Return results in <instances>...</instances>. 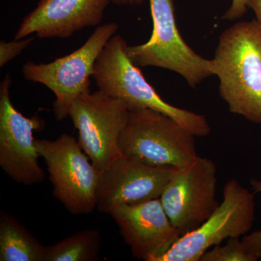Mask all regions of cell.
<instances>
[{
  "label": "cell",
  "mask_w": 261,
  "mask_h": 261,
  "mask_svg": "<svg viewBox=\"0 0 261 261\" xmlns=\"http://www.w3.org/2000/svg\"><path fill=\"white\" fill-rule=\"evenodd\" d=\"M212 61L230 112L261 124V24L254 19L224 31Z\"/></svg>",
  "instance_id": "6da1fadb"
},
{
  "label": "cell",
  "mask_w": 261,
  "mask_h": 261,
  "mask_svg": "<svg viewBox=\"0 0 261 261\" xmlns=\"http://www.w3.org/2000/svg\"><path fill=\"white\" fill-rule=\"evenodd\" d=\"M126 40L114 35L98 57L93 79L99 90L121 99L129 111L149 108L171 117L196 137H207L211 128L202 115L175 107L166 102L146 80L126 53Z\"/></svg>",
  "instance_id": "7a4b0ae2"
},
{
  "label": "cell",
  "mask_w": 261,
  "mask_h": 261,
  "mask_svg": "<svg viewBox=\"0 0 261 261\" xmlns=\"http://www.w3.org/2000/svg\"><path fill=\"white\" fill-rule=\"evenodd\" d=\"M195 136L149 108L129 111L118 140L122 155L151 166L179 167L197 157Z\"/></svg>",
  "instance_id": "3957f363"
},
{
  "label": "cell",
  "mask_w": 261,
  "mask_h": 261,
  "mask_svg": "<svg viewBox=\"0 0 261 261\" xmlns=\"http://www.w3.org/2000/svg\"><path fill=\"white\" fill-rule=\"evenodd\" d=\"M149 2L153 24L152 35L145 44L127 45V56L137 66L176 72L195 88L214 75L212 60L202 58L182 39L175 20L173 0Z\"/></svg>",
  "instance_id": "277c9868"
},
{
  "label": "cell",
  "mask_w": 261,
  "mask_h": 261,
  "mask_svg": "<svg viewBox=\"0 0 261 261\" xmlns=\"http://www.w3.org/2000/svg\"><path fill=\"white\" fill-rule=\"evenodd\" d=\"M115 22L98 25L82 47L49 63L29 61L23 65L25 80L42 84L56 96L53 112L58 121L69 116L70 106L81 94L90 92V77L98 57L116 34Z\"/></svg>",
  "instance_id": "5b68a950"
},
{
  "label": "cell",
  "mask_w": 261,
  "mask_h": 261,
  "mask_svg": "<svg viewBox=\"0 0 261 261\" xmlns=\"http://www.w3.org/2000/svg\"><path fill=\"white\" fill-rule=\"evenodd\" d=\"M39 155L45 161L53 194L75 215L90 214L97 207L100 173L76 139L63 134L56 140H36Z\"/></svg>",
  "instance_id": "8992f818"
},
{
  "label": "cell",
  "mask_w": 261,
  "mask_h": 261,
  "mask_svg": "<svg viewBox=\"0 0 261 261\" xmlns=\"http://www.w3.org/2000/svg\"><path fill=\"white\" fill-rule=\"evenodd\" d=\"M128 113L126 103L99 89L81 94L70 106L79 143L99 173L123 156L118 140Z\"/></svg>",
  "instance_id": "52a82bcc"
},
{
  "label": "cell",
  "mask_w": 261,
  "mask_h": 261,
  "mask_svg": "<svg viewBox=\"0 0 261 261\" xmlns=\"http://www.w3.org/2000/svg\"><path fill=\"white\" fill-rule=\"evenodd\" d=\"M255 193L237 179L226 182L222 202L200 227L181 237L159 261H199L211 247L245 236L255 220Z\"/></svg>",
  "instance_id": "ba28073f"
},
{
  "label": "cell",
  "mask_w": 261,
  "mask_h": 261,
  "mask_svg": "<svg viewBox=\"0 0 261 261\" xmlns=\"http://www.w3.org/2000/svg\"><path fill=\"white\" fill-rule=\"evenodd\" d=\"M216 172L214 161L200 156L173 168L160 200L181 237L200 227L219 205Z\"/></svg>",
  "instance_id": "9c48e42d"
},
{
  "label": "cell",
  "mask_w": 261,
  "mask_h": 261,
  "mask_svg": "<svg viewBox=\"0 0 261 261\" xmlns=\"http://www.w3.org/2000/svg\"><path fill=\"white\" fill-rule=\"evenodd\" d=\"M11 84L8 73L0 85V166L19 184L42 183L45 174L38 163L34 132L42 130L44 121L38 116L27 118L13 106Z\"/></svg>",
  "instance_id": "30bf717a"
},
{
  "label": "cell",
  "mask_w": 261,
  "mask_h": 261,
  "mask_svg": "<svg viewBox=\"0 0 261 261\" xmlns=\"http://www.w3.org/2000/svg\"><path fill=\"white\" fill-rule=\"evenodd\" d=\"M173 168L148 166L122 156L100 173L96 207L111 214L121 205L160 198Z\"/></svg>",
  "instance_id": "8fae6325"
},
{
  "label": "cell",
  "mask_w": 261,
  "mask_h": 261,
  "mask_svg": "<svg viewBox=\"0 0 261 261\" xmlns=\"http://www.w3.org/2000/svg\"><path fill=\"white\" fill-rule=\"evenodd\" d=\"M110 215L125 243L141 260L159 261L181 237L160 198L121 205Z\"/></svg>",
  "instance_id": "7c38bea8"
},
{
  "label": "cell",
  "mask_w": 261,
  "mask_h": 261,
  "mask_svg": "<svg viewBox=\"0 0 261 261\" xmlns=\"http://www.w3.org/2000/svg\"><path fill=\"white\" fill-rule=\"evenodd\" d=\"M111 0H39L17 31L15 39L35 34L40 39L69 38L84 28L99 25Z\"/></svg>",
  "instance_id": "4fadbf2b"
},
{
  "label": "cell",
  "mask_w": 261,
  "mask_h": 261,
  "mask_svg": "<svg viewBox=\"0 0 261 261\" xmlns=\"http://www.w3.org/2000/svg\"><path fill=\"white\" fill-rule=\"evenodd\" d=\"M46 248L15 218L0 213V260L45 261Z\"/></svg>",
  "instance_id": "5bb4252c"
},
{
  "label": "cell",
  "mask_w": 261,
  "mask_h": 261,
  "mask_svg": "<svg viewBox=\"0 0 261 261\" xmlns=\"http://www.w3.org/2000/svg\"><path fill=\"white\" fill-rule=\"evenodd\" d=\"M101 241L100 233L97 229L78 231L47 246L45 261L98 260Z\"/></svg>",
  "instance_id": "9a60e30c"
},
{
  "label": "cell",
  "mask_w": 261,
  "mask_h": 261,
  "mask_svg": "<svg viewBox=\"0 0 261 261\" xmlns=\"http://www.w3.org/2000/svg\"><path fill=\"white\" fill-rule=\"evenodd\" d=\"M201 261H256L257 259L245 250L239 238L228 239L224 246L216 245L201 257Z\"/></svg>",
  "instance_id": "2e32d148"
},
{
  "label": "cell",
  "mask_w": 261,
  "mask_h": 261,
  "mask_svg": "<svg viewBox=\"0 0 261 261\" xmlns=\"http://www.w3.org/2000/svg\"><path fill=\"white\" fill-rule=\"evenodd\" d=\"M34 37H27L25 39H15L10 42L1 41L0 42V67H3L8 62L14 59L15 57L21 54L22 51L28 47Z\"/></svg>",
  "instance_id": "e0dca14e"
},
{
  "label": "cell",
  "mask_w": 261,
  "mask_h": 261,
  "mask_svg": "<svg viewBox=\"0 0 261 261\" xmlns=\"http://www.w3.org/2000/svg\"><path fill=\"white\" fill-rule=\"evenodd\" d=\"M250 185L255 193L261 192V181L252 178ZM241 240L248 253L256 257L257 260L261 259V230L245 235Z\"/></svg>",
  "instance_id": "ac0fdd59"
},
{
  "label": "cell",
  "mask_w": 261,
  "mask_h": 261,
  "mask_svg": "<svg viewBox=\"0 0 261 261\" xmlns=\"http://www.w3.org/2000/svg\"><path fill=\"white\" fill-rule=\"evenodd\" d=\"M248 0H232V4L222 18L224 20H234L242 18L247 9Z\"/></svg>",
  "instance_id": "d6986e66"
},
{
  "label": "cell",
  "mask_w": 261,
  "mask_h": 261,
  "mask_svg": "<svg viewBox=\"0 0 261 261\" xmlns=\"http://www.w3.org/2000/svg\"><path fill=\"white\" fill-rule=\"evenodd\" d=\"M247 8L253 10L256 15V20L261 24V0H248Z\"/></svg>",
  "instance_id": "ffe728a7"
},
{
  "label": "cell",
  "mask_w": 261,
  "mask_h": 261,
  "mask_svg": "<svg viewBox=\"0 0 261 261\" xmlns=\"http://www.w3.org/2000/svg\"><path fill=\"white\" fill-rule=\"evenodd\" d=\"M145 0H111V3L116 5H141Z\"/></svg>",
  "instance_id": "44dd1931"
}]
</instances>
